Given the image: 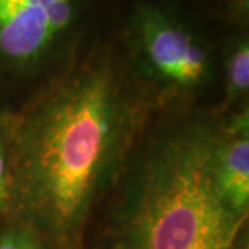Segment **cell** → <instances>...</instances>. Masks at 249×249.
Here are the masks:
<instances>
[{"instance_id":"obj_3","label":"cell","mask_w":249,"mask_h":249,"mask_svg":"<svg viewBox=\"0 0 249 249\" xmlns=\"http://www.w3.org/2000/svg\"><path fill=\"white\" fill-rule=\"evenodd\" d=\"M133 76L151 98H183L206 88L214 76L211 47L166 7L142 3L127 25Z\"/></svg>"},{"instance_id":"obj_1","label":"cell","mask_w":249,"mask_h":249,"mask_svg":"<svg viewBox=\"0 0 249 249\" xmlns=\"http://www.w3.org/2000/svg\"><path fill=\"white\" fill-rule=\"evenodd\" d=\"M150 101L104 58L52 80L10 122L13 220L49 249H85L90 217L144 133Z\"/></svg>"},{"instance_id":"obj_2","label":"cell","mask_w":249,"mask_h":249,"mask_svg":"<svg viewBox=\"0 0 249 249\" xmlns=\"http://www.w3.org/2000/svg\"><path fill=\"white\" fill-rule=\"evenodd\" d=\"M219 124L220 116L191 114L140 137L112 190L103 249L232 248L248 216L216 181Z\"/></svg>"},{"instance_id":"obj_8","label":"cell","mask_w":249,"mask_h":249,"mask_svg":"<svg viewBox=\"0 0 249 249\" xmlns=\"http://www.w3.org/2000/svg\"><path fill=\"white\" fill-rule=\"evenodd\" d=\"M0 249H49L27 226L13 220L0 231Z\"/></svg>"},{"instance_id":"obj_6","label":"cell","mask_w":249,"mask_h":249,"mask_svg":"<svg viewBox=\"0 0 249 249\" xmlns=\"http://www.w3.org/2000/svg\"><path fill=\"white\" fill-rule=\"evenodd\" d=\"M223 79L226 108L248 104L249 93V39L241 32L230 39L223 57Z\"/></svg>"},{"instance_id":"obj_5","label":"cell","mask_w":249,"mask_h":249,"mask_svg":"<svg viewBox=\"0 0 249 249\" xmlns=\"http://www.w3.org/2000/svg\"><path fill=\"white\" fill-rule=\"evenodd\" d=\"M214 175L227 204L238 213L249 211V111L248 104L220 116L214 145Z\"/></svg>"},{"instance_id":"obj_9","label":"cell","mask_w":249,"mask_h":249,"mask_svg":"<svg viewBox=\"0 0 249 249\" xmlns=\"http://www.w3.org/2000/svg\"><path fill=\"white\" fill-rule=\"evenodd\" d=\"M231 249H249L248 230H247V229L241 232L240 237L237 238V241H235V244L232 245Z\"/></svg>"},{"instance_id":"obj_4","label":"cell","mask_w":249,"mask_h":249,"mask_svg":"<svg viewBox=\"0 0 249 249\" xmlns=\"http://www.w3.org/2000/svg\"><path fill=\"white\" fill-rule=\"evenodd\" d=\"M83 0H0V55L18 68L47 61L75 29Z\"/></svg>"},{"instance_id":"obj_7","label":"cell","mask_w":249,"mask_h":249,"mask_svg":"<svg viewBox=\"0 0 249 249\" xmlns=\"http://www.w3.org/2000/svg\"><path fill=\"white\" fill-rule=\"evenodd\" d=\"M11 169H10V124H0V214L10 212Z\"/></svg>"}]
</instances>
